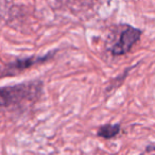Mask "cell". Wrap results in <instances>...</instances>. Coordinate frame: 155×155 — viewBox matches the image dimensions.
<instances>
[{"label": "cell", "mask_w": 155, "mask_h": 155, "mask_svg": "<svg viewBox=\"0 0 155 155\" xmlns=\"http://www.w3.org/2000/svg\"><path fill=\"white\" fill-rule=\"evenodd\" d=\"M56 51L58 50H53V51L48 52V53L44 54V55H32V56H27V58H15L14 61L8 63L3 67L2 70H1V77L2 78L15 77L18 73L22 72V71L27 70V69L31 68V67L44 64V63L51 60L56 54Z\"/></svg>", "instance_id": "obj_2"}, {"label": "cell", "mask_w": 155, "mask_h": 155, "mask_svg": "<svg viewBox=\"0 0 155 155\" xmlns=\"http://www.w3.org/2000/svg\"><path fill=\"white\" fill-rule=\"evenodd\" d=\"M121 131V127L120 124L116 123V124H103L98 129L97 131V135L99 137L103 138V139H112L115 138Z\"/></svg>", "instance_id": "obj_4"}, {"label": "cell", "mask_w": 155, "mask_h": 155, "mask_svg": "<svg viewBox=\"0 0 155 155\" xmlns=\"http://www.w3.org/2000/svg\"><path fill=\"white\" fill-rule=\"evenodd\" d=\"M142 34V31L138 28L127 25L123 31L121 32L119 39L112 48H110V53L114 56H121L129 53L132 48L138 43Z\"/></svg>", "instance_id": "obj_3"}, {"label": "cell", "mask_w": 155, "mask_h": 155, "mask_svg": "<svg viewBox=\"0 0 155 155\" xmlns=\"http://www.w3.org/2000/svg\"><path fill=\"white\" fill-rule=\"evenodd\" d=\"M44 93V82L32 80L12 86H3L0 91V103L5 108L25 107L37 102Z\"/></svg>", "instance_id": "obj_1"}, {"label": "cell", "mask_w": 155, "mask_h": 155, "mask_svg": "<svg viewBox=\"0 0 155 155\" xmlns=\"http://www.w3.org/2000/svg\"><path fill=\"white\" fill-rule=\"evenodd\" d=\"M147 152H150V151H154L155 152V146L154 144H150V146H148L147 147Z\"/></svg>", "instance_id": "obj_5"}]
</instances>
